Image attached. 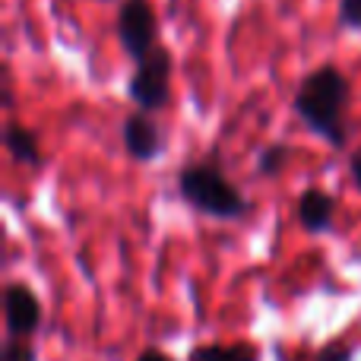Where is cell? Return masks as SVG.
I'll list each match as a JSON object with an SVG mask.
<instances>
[{
  "label": "cell",
  "instance_id": "10",
  "mask_svg": "<svg viewBox=\"0 0 361 361\" xmlns=\"http://www.w3.org/2000/svg\"><path fill=\"white\" fill-rule=\"evenodd\" d=\"M282 162H286V146H269V149H263L260 159H257V165H260L263 175H273Z\"/></svg>",
  "mask_w": 361,
  "mask_h": 361
},
{
  "label": "cell",
  "instance_id": "8",
  "mask_svg": "<svg viewBox=\"0 0 361 361\" xmlns=\"http://www.w3.org/2000/svg\"><path fill=\"white\" fill-rule=\"evenodd\" d=\"M260 352L247 343H231V345H200L190 352V361H257Z\"/></svg>",
  "mask_w": 361,
  "mask_h": 361
},
{
  "label": "cell",
  "instance_id": "3",
  "mask_svg": "<svg viewBox=\"0 0 361 361\" xmlns=\"http://www.w3.org/2000/svg\"><path fill=\"white\" fill-rule=\"evenodd\" d=\"M152 35H156V16L149 0H124L118 13V38L137 63L152 54Z\"/></svg>",
  "mask_w": 361,
  "mask_h": 361
},
{
  "label": "cell",
  "instance_id": "2",
  "mask_svg": "<svg viewBox=\"0 0 361 361\" xmlns=\"http://www.w3.org/2000/svg\"><path fill=\"white\" fill-rule=\"evenodd\" d=\"M180 193L190 206L216 219H238L247 212V200L241 197V190L212 165H187L180 171Z\"/></svg>",
  "mask_w": 361,
  "mask_h": 361
},
{
  "label": "cell",
  "instance_id": "13",
  "mask_svg": "<svg viewBox=\"0 0 361 361\" xmlns=\"http://www.w3.org/2000/svg\"><path fill=\"white\" fill-rule=\"evenodd\" d=\"M137 361H171L169 355H165V352H159V349H146L143 355H140Z\"/></svg>",
  "mask_w": 361,
  "mask_h": 361
},
{
  "label": "cell",
  "instance_id": "12",
  "mask_svg": "<svg viewBox=\"0 0 361 361\" xmlns=\"http://www.w3.org/2000/svg\"><path fill=\"white\" fill-rule=\"evenodd\" d=\"M339 16L345 25H361V0H343L339 4Z\"/></svg>",
  "mask_w": 361,
  "mask_h": 361
},
{
  "label": "cell",
  "instance_id": "1",
  "mask_svg": "<svg viewBox=\"0 0 361 361\" xmlns=\"http://www.w3.org/2000/svg\"><path fill=\"white\" fill-rule=\"evenodd\" d=\"M349 99V82L333 63L317 67L295 95V111L317 137L330 140L333 146H343V108Z\"/></svg>",
  "mask_w": 361,
  "mask_h": 361
},
{
  "label": "cell",
  "instance_id": "11",
  "mask_svg": "<svg viewBox=\"0 0 361 361\" xmlns=\"http://www.w3.org/2000/svg\"><path fill=\"white\" fill-rule=\"evenodd\" d=\"M4 361H35V349H32V345H25L23 339H6Z\"/></svg>",
  "mask_w": 361,
  "mask_h": 361
},
{
  "label": "cell",
  "instance_id": "5",
  "mask_svg": "<svg viewBox=\"0 0 361 361\" xmlns=\"http://www.w3.org/2000/svg\"><path fill=\"white\" fill-rule=\"evenodd\" d=\"M4 311H6V330H10V339H23L32 336L42 320V307H38V298L32 295V288L19 286H6L4 292Z\"/></svg>",
  "mask_w": 361,
  "mask_h": 361
},
{
  "label": "cell",
  "instance_id": "9",
  "mask_svg": "<svg viewBox=\"0 0 361 361\" xmlns=\"http://www.w3.org/2000/svg\"><path fill=\"white\" fill-rule=\"evenodd\" d=\"M6 140V149H10V156L16 159V162H29V165H38V143H35V133L25 130V127L19 124H10L4 133Z\"/></svg>",
  "mask_w": 361,
  "mask_h": 361
},
{
  "label": "cell",
  "instance_id": "4",
  "mask_svg": "<svg viewBox=\"0 0 361 361\" xmlns=\"http://www.w3.org/2000/svg\"><path fill=\"white\" fill-rule=\"evenodd\" d=\"M169 70H171V57L165 48H152V54L140 63V70L130 80V99L140 108L152 111L162 108L169 99Z\"/></svg>",
  "mask_w": 361,
  "mask_h": 361
},
{
  "label": "cell",
  "instance_id": "6",
  "mask_svg": "<svg viewBox=\"0 0 361 361\" xmlns=\"http://www.w3.org/2000/svg\"><path fill=\"white\" fill-rule=\"evenodd\" d=\"M124 146L127 152H130L137 162H146V159H152L159 152V130L152 121L140 118V114H133V118L124 121Z\"/></svg>",
  "mask_w": 361,
  "mask_h": 361
},
{
  "label": "cell",
  "instance_id": "14",
  "mask_svg": "<svg viewBox=\"0 0 361 361\" xmlns=\"http://www.w3.org/2000/svg\"><path fill=\"white\" fill-rule=\"evenodd\" d=\"M352 180H355L358 190H361V152H358L355 159H352Z\"/></svg>",
  "mask_w": 361,
  "mask_h": 361
},
{
  "label": "cell",
  "instance_id": "7",
  "mask_svg": "<svg viewBox=\"0 0 361 361\" xmlns=\"http://www.w3.org/2000/svg\"><path fill=\"white\" fill-rule=\"evenodd\" d=\"M330 219H333V197H326V193L317 190V187H311V190L301 193V200H298V222L305 225L307 231L330 228Z\"/></svg>",
  "mask_w": 361,
  "mask_h": 361
}]
</instances>
